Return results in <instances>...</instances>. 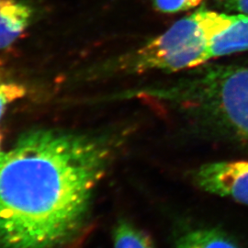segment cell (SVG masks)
I'll list each match as a JSON object with an SVG mask.
<instances>
[{
  "mask_svg": "<svg viewBox=\"0 0 248 248\" xmlns=\"http://www.w3.org/2000/svg\"><path fill=\"white\" fill-rule=\"evenodd\" d=\"M194 180L208 193L248 206V160L206 164L196 170Z\"/></svg>",
  "mask_w": 248,
  "mask_h": 248,
  "instance_id": "4",
  "label": "cell"
},
{
  "mask_svg": "<svg viewBox=\"0 0 248 248\" xmlns=\"http://www.w3.org/2000/svg\"><path fill=\"white\" fill-rule=\"evenodd\" d=\"M177 248H238L223 232L212 228L189 231L177 243Z\"/></svg>",
  "mask_w": 248,
  "mask_h": 248,
  "instance_id": "7",
  "label": "cell"
},
{
  "mask_svg": "<svg viewBox=\"0 0 248 248\" xmlns=\"http://www.w3.org/2000/svg\"><path fill=\"white\" fill-rule=\"evenodd\" d=\"M234 18V14L200 8L142 46L85 67L78 78L91 82L113 77L193 69L208 62L210 42L230 26Z\"/></svg>",
  "mask_w": 248,
  "mask_h": 248,
  "instance_id": "3",
  "label": "cell"
},
{
  "mask_svg": "<svg viewBox=\"0 0 248 248\" xmlns=\"http://www.w3.org/2000/svg\"><path fill=\"white\" fill-rule=\"evenodd\" d=\"M113 248H155L150 238L142 231L126 221L114 228Z\"/></svg>",
  "mask_w": 248,
  "mask_h": 248,
  "instance_id": "8",
  "label": "cell"
},
{
  "mask_svg": "<svg viewBox=\"0 0 248 248\" xmlns=\"http://www.w3.org/2000/svg\"><path fill=\"white\" fill-rule=\"evenodd\" d=\"M124 98L158 102L201 128L248 143V65L204 63L175 79L124 89Z\"/></svg>",
  "mask_w": 248,
  "mask_h": 248,
  "instance_id": "2",
  "label": "cell"
},
{
  "mask_svg": "<svg viewBox=\"0 0 248 248\" xmlns=\"http://www.w3.org/2000/svg\"><path fill=\"white\" fill-rule=\"evenodd\" d=\"M216 6L228 12L248 15V0H214Z\"/></svg>",
  "mask_w": 248,
  "mask_h": 248,
  "instance_id": "11",
  "label": "cell"
},
{
  "mask_svg": "<svg viewBox=\"0 0 248 248\" xmlns=\"http://www.w3.org/2000/svg\"><path fill=\"white\" fill-rule=\"evenodd\" d=\"M244 51H248V16L235 14L230 26L210 42L207 58L211 61Z\"/></svg>",
  "mask_w": 248,
  "mask_h": 248,
  "instance_id": "6",
  "label": "cell"
},
{
  "mask_svg": "<svg viewBox=\"0 0 248 248\" xmlns=\"http://www.w3.org/2000/svg\"><path fill=\"white\" fill-rule=\"evenodd\" d=\"M204 0H153L155 10L165 14H175L198 8Z\"/></svg>",
  "mask_w": 248,
  "mask_h": 248,
  "instance_id": "10",
  "label": "cell"
},
{
  "mask_svg": "<svg viewBox=\"0 0 248 248\" xmlns=\"http://www.w3.org/2000/svg\"><path fill=\"white\" fill-rule=\"evenodd\" d=\"M114 135L33 129L0 153V248H56L87 219Z\"/></svg>",
  "mask_w": 248,
  "mask_h": 248,
  "instance_id": "1",
  "label": "cell"
},
{
  "mask_svg": "<svg viewBox=\"0 0 248 248\" xmlns=\"http://www.w3.org/2000/svg\"><path fill=\"white\" fill-rule=\"evenodd\" d=\"M27 89L22 84L12 78L9 73L0 64V123L6 110L11 104L18 99L24 98ZM3 135L0 130V153Z\"/></svg>",
  "mask_w": 248,
  "mask_h": 248,
  "instance_id": "9",
  "label": "cell"
},
{
  "mask_svg": "<svg viewBox=\"0 0 248 248\" xmlns=\"http://www.w3.org/2000/svg\"><path fill=\"white\" fill-rule=\"evenodd\" d=\"M34 16L35 10L26 0H0V50L17 42Z\"/></svg>",
  "mask_w": 248,
  "mask_h": 248,
  "instance_id": "5",
  "label": "cell"
}]
</instances>
